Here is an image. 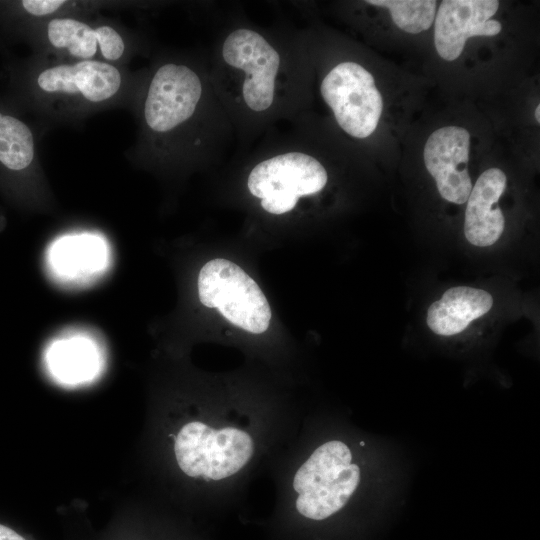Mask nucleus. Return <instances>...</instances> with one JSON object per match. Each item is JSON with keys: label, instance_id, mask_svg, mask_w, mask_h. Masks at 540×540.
<instances>
[{"label": "nucleus", "instance_id": "1", "mask_svg": "<svg viewBox=\"0 0 540 540\" xmlns=\"http://www.w3.org/2000/svg\"><path fill=\"white\" fill-rule=\"evenodd\" d=\"M207 61L234 130L236 154L272 128L307 114L312 65L301 31L233 18Z\"/></svg>", "mask_w": 540, "mask_h": 540}, {"label": "nucleus", "instance_id": "2", "mask_svg": "<svg viewBox=\"0 0 540 540\" xmlns=\"http://www.w3.org/2000/svg\"><path fill=\"white\" fill-rule=\"evenodd\" d=\"M148 131L167 155L214 162L235 140L230 119L213 87L208 61L167 63L153 73L144 100Z\"/></svg>", "mask_w": 540, "mask_h": 540}, {"label": "nucleus", "instance_id": "3", "mask_svg": "<svg viewBox=\"0 0 540 540\" xmlns=\"http://www.w3.org/2000/svg\"><path fill=\"white\" fill-rule=\"evenodd\" d=\"M360 468L350 448L340 440L318 446L293 478L295 507L304 517L326 519L342 509L360 482Z\"/></svg>", "mask_w": 540, "mask_h": 540}, {"label": "nucleus", "instance_id": "4", "mask_svg": "<svg viewBox=\"0 0 540 540\" xmlns=\"http://www.w3.org/2000/svg\"><path fill=\"white\" fill-rule=\"evenodd\" d=\"M249 433L236 427H211L201 421L183 425L174 441L181 471L192 478L219 481L241 471L253 456Z\"/></svg>", "mask_w": 540, "mask_h": 540}, {"label": "nucleus", "instance_id": "5", "mask_svg": "<svg viewBox=\"0 0 540 540\" xmlns=\"http://www.w3.org/2000/svg\"><path fill=\"white\" fill-rule=\"evenodd\" d=\"M319 93L338 127L348 136L362 140L376 130L383 99L374 76L354 60H340L327 69Z\"/></svg>", "mask_w": 540, "mask_h": 540}, {"label": "nucleus", "instance_id": "6", "mask_svg": "<svg viewBox=\"0 0 540 540\" xmlns=\"http://www.w3.org/2000/svg\"><path fill=\"white\" fill-rule=\"evenodd\" d=\"M200 302L216 308L232 324L250 333L265 332L271 310L257 283L238 265L226 259L207 262L198 276Z\"/></svg>", "mask_w": 540, "mask_h": 540}, {"label": "nucleus", "instance_id": "7", "mask_svg": "<svg viewBox=\"0 0 540 540\" xmlns=\"http://www.w3.org/2000/svg\"><path fill=\"white\" fill-rule=\"evenodd\" d=\"M470 133L459 126H445L427 139L423 158L426 169L435 179L439 194L454 204L467 201L472 182L467 169Z\"/></svg>", "mask_w": 540, "mask_h": 540}, {"label": "nucleus", "instance_id": "8", "mask_svg": "<svg viewBox=\"0 0 540 540\" xmlns=\"http://www.w3.org/2000/svg\"><path fill=\"white\" fill-rule=\"evenodd\" d=\"M499 7L496 0H444L435 16L434 43L437 53L447 61L456 60L472 36H495L502 30L490 20Z\"/></svg>", "mask_w": 540, "mask_h": 540}, {"label": "nucleus", "instance_id": "9", "mask_svg": "<svg viewBox=\"0 0 540 540\" xmlns=\"http://www.w3.org/2000/svg\"><path fill=\"white\" fill-rule=\"evenodd\" d=\"M37 84L47 93L80 94L89 101L101 102L118 92L121 75L108 63L83 60L42 71Z\"/></svg>", "mask_w": 540, "mask_h": 540}, {"label": "nucleus", "instance_id": "10", "mask_svg": "<svg viewBox=\"0 0 540 540\" xmlns=\"http://www.w3.org/2000/svg\"><path fill=\"white\" fill-rule=\"evenodd\" d=\"M506 175L498 168L484 171L467 199L464 235L474 246H491L500 238L505 219L497 203L506 187Z\"/></svg>", "mask_w": 540, "mask_h": 540}, {"label": "nucleus", "instance_id": "11", "mask_svg": "<svg viewBox=\"0 0 540 540\" xmlns=\"http://www.w3.org/2000/svg\"><path fill=\"white\" fill-rule=\"evenodd\" d=\"M493 306V297L485 290L469 286L448 289L427 311L428 327L441 336H453L485 315Z\"/></svg>", "mask_w": 540, "mask_h": 540}, {"label": "nucleus", "instance_id": "12", "mask_svg": "<svg viewBox=\"0 0 540 540\" xmlns=\"http://www.w3.org/2000/svg\"><path fill=\"white\" fill-rule=\"evenodd\" d=\"M47 36L56 48H63L81 59H89L95 55L99 45L102 56L106 60L115 61L124 52V42L119 33L110 26L91 28L76 19L56 18L49 22Z\"/></svg>", "mask_w": 540, "mask_h": 540}, {"label": "nucleus", "instance_id": "13", "mask_svg": "<svg viewBox=\"0 0 540 540\" xmlns=\"http://www.w3.org/2000/svg\"><path fill=\"white\" fill-rule=\"evenodd\" d=\"M49 260L59 276L79 278L96 273L105 266L107 247L98 236H67L53 244Z\"/></svg>", "mask_w": 540, "mask_h": 540}, {"label": "nucleus", "instance_id": "14", "mask_svg": "<svg viewBox=\"0 0 540 540\" xmlns=\"http://www.w3.org/2000/svg\"><path fill=\"white\" fill-rule=\"evenodd\" d=\"M47 362L59 381L76 384L94 376L98 370L99 356L91 341L71 338L51 345L47 352Z\"/></svg>", "mask_w": 540, "mask_h": 540}, {"label": "nucleus", "instance_id": "15", "mask_svg": "<svg viewBox=\"0 0 540 540\" xmlns=\"http://www.w3.org/2000/svg\"><path fill=\"white\" fill-rule=\"evenodd\" d=\"M34 158V138L19 119L0 113V162L10 170L27 168Z\"/></svg>", "mask_w": 540, "mask_h": 540}, {"label": "nucleus", "instance_id": "16", "mask_svg": "<svg viewBox=\"0 0 540 540\" xmlns=\"http://www.w3.org/2000/svg\"><path fill=\"white\" fill-rule=\"evenodd\" d=\"M365 3L387 8L397 27L411 34L428 30L436 16L437 2L432 0H366Z\"/></svg>", "mask_w": 540, "mask_h": 540}, {"label": "nucleus", "instance_id": "17", "mask_svg": "<svg viewBox=\"0 0 540 540\" xmlns=\"http://www.w3.org/2000/svg\"><path fill=\"white\" fill-rule=\"evenodd\" d=\"M23 8L31 15L44 16L57 11L65 1L60 0H24Z\"/></svg>", "mask_w": 540, "mask_h": 540}, {"label": "nucleus", "instance_id": "18", "mask_svg": "<svg viewBox=\"0 0 540 540\" xmlns=\"http://www.w3.org/2000/svg\"><path fill=\"white\" fill-rule=\"evenodd\" d=\"M0 540H26L13 529L0 524Z\"/></svg>", "mask_w": 540, "mask_h": 540}, {"label": "nucleus", "instance_id": "19", "mask_svg": "<svg viewBox=\"0 0 540 540\" xmlns=\"http://www.w3.org/2000/svg\"><path fill=\"white\" fill-rule=\"evenodd\" d=\"M540 106L537 105L536 107V110H535V118H536V121L539 123L540 122Z\"/></svg>", "mask_w": 540, "mask_h": 540}]
</instances>
